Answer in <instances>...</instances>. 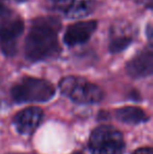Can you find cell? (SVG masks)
I'll return each mask as SVG.
<instances>
[{
	"label": "cell",
	"mask_w": 153,
	"mask_h": 154,
	"mask_svg": "<svg viewBox=\"0 0 153 154\" xmlns=\"http://www.w3.org/2000/svg\"><path fill=\"white\" fill-rule=\"evenodd\" d=\"M63 24L59 16L34 17L23 44V55L27 62L40 63L56 60L62 54L59 35Z\"/></svg>",
	"instance_id": "6da1fadb"
},
{
	"label": "cell",
	"mask_w": 153,
	"mask_h": 154,
	"mask_svg": "<svg viewBox=\"0 0 153 154\" xmlns=\"http://www.w3.org/2000/svg\"><path fill=\"white\" fill-rule=\"evenodd\" d=\"M25 31V21L19 13L0 3V51L5 58H14L18 54L19 39Z\"/></svg>",
	"instance_id": "7a4b0ae2"
},
{
	"label": "cell",
	"mask_w": 153,
	"mask_h": 154,
	"mask_svg": "<svg viewBox=\"0 0 153 154\" xmlns=\"http://www.w3.org/2000/svg\"><path fill=\"white\" fill-rule=\"evenodd\" d=\"M57 89L50 81L33 75H23L11 87L12 100L17 104L46 103L55 97Z\"/></svg>",
	"instance_id": "3957f363"
},
{
	"label": "cell",
	"mask_w": 153,
	"mask_h": 154,
	"mask_svg": "<svg viewBox=\"0 0 153 154\" xmlns=\"http://www.w3.org/2000/svg\"><path fill=\"white\" fill-rule=\"evenodd\" d=\"M62 95L79 105H94L104 99L103 89L93 82L80 75H65L59 81Z\"/></svg>",
	"instance_id": "277c9868"
},
{
	"label": "cell",
	"mask_w": 153,
	"mask_h": 154,
	"mask_svg": "<svg viewBox=\"0 0 153 154\" xmlns=\"http://www.w3.org/2000/svg\"><path fill=\"white\" fill-rule=\"evenodd\" d=\"M88 150L90 154H125L126 143L124 135L112 126H100L90 133Z\"/></svg>",
	"instance_id": "5b68a950"
},
{
	"label": "cell",
	"mask_w": 153,
	"mask_h": 154,
	"mask_svg": "<svg viewBox=\"0 0 153 154\" xmlns=\"http://www.w3.org/2000/svg\"><path fill=\"white\" fill-rule=\"evenodd\" d=\"M139 36V29L132 22L118 19L110 24L107 48L111 55H118L131 46Z\"/></svg>",
	"instance_id": "8992f818"
},
{
	"label": "cell",
	"mask_w": 153,
	"mask_h": 154,
	"mask_svg": "<svg viewBox=\"0 0 153 154\" xmlns=\"http://www.w3.org/2000/svg\"><path fill=\"white\" fill-rule=\"evenodd\" d=\"M99 27V20H79L69 24L65 29L62 37L63 44L69 48L84 45L89 42Z\"/></svg>",
	"instance_id": "52a82bcc"
},
{
	"label": "cell",
	"mask_w": 153,
	"mask_h": 154,
	"mask_svg": "<svg viewBox=\"0 0 153 154\" xmlns=\"http://www.w3.org/2000/svg\"><path fill=\"white\" fill-rule=\"evenodd\" d=\"M127 75L133 80L146 79L153 73V46L147 44L125 64Z\"/></svg>",
	"instance_id": "ba28073f"
},
{
	"label": "cell",
	"mask_w": 153,
	"mask_h": 154,
	"mask_svg": "<svg viewBox=\"0 0 153 154\" xmlns=\"http://www.w3.org/2000/svg\"><path fill=\"white\" fill-rule=\"evenodd\" d=\"M44 118V111L38 106H29L18 111L13 118V124L21 135H31L39 128Z\"/></svg>",
	"instance_id": "9c48e42d"
},
{
	"label": "cell",
	"mask_w": 153,
	"mask_h": 154,
	"mask_svg": "<svg viewBox=\"0 0 153 154\" xmlns=\"http://www.w3.org/2000/svg\"><path fill=\"white\" fill-rule=\"evenodd\" d=\"M96 8V0H68L56 12L62 14L66 19L79 21L90 16Z\"/></svg>",
	"instance_id": "30bf717a"
},
{
	"label": "cell",
	"mask_w": 153,
	"mask_h": 154,
	"mask_svg": "<svg viewBox=\"0 0 153 154\" xmlns=\"http://www.w3.org/2000/svg\"><path fill=\"white\" fill-rule=\"evenodd\" d=\"M115 116L118 122L129 125H139L147 123L150 120V116L143 108L139 106H125L115 111Z\"/></svg>",
	"instance_id": "8fae6325"
},
{
	"label": "cell",
	"mask_w": 153,
	"mask_h": 154,
	"mask_svg": "<svg viewBox=\"0 0 153 154\" xmlns=\"http://www.w3.org/2000/svg\"><path fill=\"white\" fill-rule=\"evenodd\" d=\"M145 37L147 39L148 44L152 45V40H153V24L151 21H148V23L145 26Z\"/></svg>",
	"instance_id": "7c38bea8"
},
{
	"label": "cell",
	"mask_w": 153,
	"mask_h": 154,
	"mask_svg": "<svg viewBox=\"0 0 153 154\" xmlns=\"http://www.w3.org/2000/svg\"><path fill=\"white\" fill-rule=\"evenodd\" d=\"M131 154H153V149L151 147H142L134 150Z\"/></svg>",
	"instance_id": "4fadbf2b"
},
{
	"label": "cell",
	"mask_w": 153,
	"mask_h": 154,
	"mask_svg": "<svg viewBox=\"0 0 153 154\" xmlns=\"http://www.w3.org/2000/svg\"><path fill=\"white\" fill-rule=\"evenodd\" d=\"M50 1H51V3H53V8L55 11H57L59 8H61L62 5H64L68 0H50Z\"/></svg>",
	"instance_id": "5bb4252c"
},
{
	"label": "cell",
	"mask_w": 153,
	"mask_h": 154,
	"mask_svg": "<svg viewBox=\"0 0 153 154\" xmlns=\"http://www.w3.org/2000/svg\"><path fill=\"white\" fill-rule=\"evenodd\" d=\"M129 97L131 100H133V101H139L141 100V94H139V92L137 90L133 89L132 91L129 93Z\"/></svg>",
	"instance_id": "9a60e30c"
},
{
	"label": "cell",
	"mask_w": 153,
	"mask_h": 154,
	"mask_svg": "<svg viewBox=\"0 0 153 154\" xmlns=\"http://www.w3.org/2000/svg\"><path fill=\"white\" fill-rule=\"evenodd\" d=\"M12 1H14L15 3L21 4V3H25V2H27L29 0H12Z\"/></svg>",
	"instance_id": "2e32d148"
},
{
	"label": "cell",
	"mask_w": 153,
	"mask_h": 154,
	"mask_svg": "<svg viewBox=\"0 0 153 154\" xmlns=\"http://www.w3.org/2000/svg\"><path fill=\"white\" fill-rule=\"evenodd\" d=\"M72 154H83L82 152H80V151H76V152H74Z\"/></svg>",
	"instance_id": "e0dca14e"
},
{
	"label": "cell",
	"mask_w": 153,
	"mask_h": 154,
	"mask_svg": "<svg viewBox=\"0 0 153 154\" xmlns=\"http://www.w3.org/2000/svg\"><path fill=\"white\" fill-rule=\"evenodd\" d=\"M6 154H26V153H6Z\"/></svg>",
	"instance_id": "ac0fdd59"
},
{
	"label": "cell",
	"mask_w": 153,
	"mask_h": 154,
	"mask_svg": "<svg viewBox=\"0 0 153 154\" xmlns=\"http://www.w3.org/2000/svg\"><path fill=\"white\" fill-rule=\"evenodd\" d=\"M0 3H1V1H0Z\"/></svg>",
	"instance_id": "d6986e66"
}]
</instances>
